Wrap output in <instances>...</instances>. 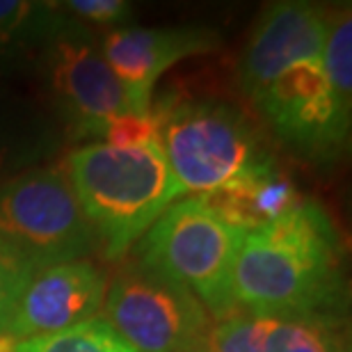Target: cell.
Returning a JSON list of instances; mask_svg holds the SVG:
<instances>
[{
    "mask_svg": "<svg viewBox=\"0 0 352 352\" xmlns=\"http://www.w3.org/2000/svg\"><path fill=\"white\" fill-rule=\"evenodd\" d=\"M336 274L339 252L329 217L300 199L279 220L243 236L231 291L236 309L248 314L302 318L325 305Z\"/></svg>",
    "mask_w": 352,
    "mask_h": 352,
    "instance_id": "cell-1",
    "label": "cell"
},
{
    "mask_svg": "<svg viewBox=\"0 0 352 352\" xmlns=\"http://www.w3.org/2000/svg\"><path fill=\"white\" fill-rule=\"evenodd\" d=\"M65 174L108 258L122 256L181 197L160 144L87 142L69 153Z\"/></svg>",
    "mask_w": 352,
    "mask_h": 352,
    "instance_id": "cell-2",
    "label": "cell"
},
{
    "mask_svg": "<svg viewBox=\"0 0 352 352\" xmlns=\"http://www.w3.org/2000/svg\"><path fill=\"white\" fill-rule=\"evenodd\" d=\"M153 115L179 195L201 197L270 160L250 117L224 101H165Z\"/></svg>",
    "mask_w": 352,
    "mask_h": 352,
    "instance_id": "cell-3",
    "label": "cell"
},
{
    "mask_svg": "<svg viewBox=\"0 0 352 352\" xmlns=\"http://www.w3.org/2000/svg\"><path fill=\"white\" fill-rule=\"evenodd\" d=\"M243 231L199 197L174 201L142 236V265L188 288L217 320L236 311L231 274Z\"/></svg>",
    "mask_w": 352,
    "mask_h": 352,
    "instance_id": "cell-4",
    "label": "cell"
},
{
    "mask_svg": "<svg viewBox=\"0 0 352 352\" xmlns=\"http://www.w3.org/2000/svg\"><path fill=\"white\" fill-rule=\"evenodd\" d=\"M0 238L34 267L78 261L98 245L60 167H34L0 183Z\"/></svg>",
    "mask_w": 352,
    "mask_h": 352,
    "instance_id": "cell-5",
    "label": "cell"
},
{
    "mask_svg": "<svg viewBox=\"0 0 352 352\" xmlns=\"http://www.w3.org/2000/svg\"><path fill=\"white\" fill-rule=\"evenodd\" d=\"M101 309V318L138 352H195L210 327L188 288L142 263L112 281Z\"/></svg>",
    "mask_w": 352,
    "mask_h": 352,
    "instance_id": "cell-6",
    "label": "cell"
},
{
    "mask_svg": "<svg viewBox=\"0 0 352 352\" xmlns=\"http://www.w3.org/2000/svg\"><path fill=\"white\" fill-rule=\"evenodd\" d=\"M41 67L53 98L78 135L101 138L110 119L142 112L112 74L101 51L82 34L62 28L44 46Z\"/></svg>",
    "mask_w": 352,
    "mask_h": 352,
    "instance_id": "cell-7",
    "label": "cell"
},
{
    "mask_svg": "<svg viewBox=\"0 0 352 352\" xmlns=\"http://www.w3.org/2000/svg\"><path fill=\"white\" fill-rule=\"evenodd\" d=\"M256 103L274 131L302 151L329 156L348 140L350 112L336 101L322 60L291 67Z\"/></svg>",
    "mask_w": 352,
    "mask_h": 352,
    "instance_id": "cell-8",
    "label": "cell"
},
{
    "mask_svg": "<svg viewBox=\"0 0 352 352\" xmlns=\"http://www.w3.org/2000/svg\"><path fill=\"white\" fill-rule=\"evenodd\" d=\"M105 291L103 272L85 258L37 267L14 307L5 336L23 343L80 325L101 311Z\"/></svg>",
    "mask_w": 352,
    "mask_h": 352,
    "instance_id": "cell-9",
    "label": "cell"
},
{
    "mask_svg": "<svg viewBox=\"0 0 352 352\" xmlns=\"http://www.w3.org/2000/svg\"><path fill=\"white\" fill-rule=\"evenodd\" d=\"M332 19L309 3H277L258 19L243 58V85L254 98L302 62L322 60Z\"/></svg>",
    "mask_w": 352,
    "mask_h": 352,
    "instance_id": "cell-10",
    "label": "cell"
},
{
    "mask_svg": "<svg viewBox=\"0 0 352 352\" xmlns=\"http://www.w3.org/2000/svg\"><path fill=\"white\" fill-rule=\"evenodd\" d=\"M217 34L208 28H117L101 44V55L131 94L138 110H151V89L176 62L217 48Z\"/></svg>",
    "mask_w": 352,
    "mask_h": 352,
    "instance_id": "cell-11",
    "label": "cell"
},
{
    "mask_svg": "<svg viewBox=\"0 0 352 352\" xmlns=\"http://www.w3.org/2000/svg\"><path fill=\"white\" fill-rule=\"evenodd\" d=\"M199 199L217 217L248 234L286 215L300 201V197L293 183L274 167L270 158L238 174L213 192L201 195Z\"/></svg>",
    "mask_w": 352,
    "mask_h": 352,
    "instance_id": "cell-12",
    "label": "cell"
},
{
    "mask_svg": "<svg viewBox=\"0 0 352 352\" xmlns=\"http://www.w3.org/2000/svg\"><path fill=\"white\" fill-rule=\"evenodd\" d=\"M53 149L51 124L30 103L0 85V183L28 172Z\"/></svg>",
    "mask_w": 352,
    "mask_h": 352,
    "instance_id": "cell-13",
    "label": "cell"
},
{
    "mask_svg": "<svg viewBox=\"0 0 352 352\" xmlns=\"http://www.w3.org/2000/svg\"><path fill=\"white\" fill-rule=\"evenodd\" d=\"M65 23L55 5L0 0V60H14L32 46H46Z\"/></svg>",
    "mask_w": 352,
    "mask_h": 352,
    "instance_id": "cell-14",
    "label": "cell"
},
{
    "mask_svg": "<svg viewBox=\"0 0 352 352\" xmlns=\"http://www.w3.org/2000/svg\"><path fill=\"white\" fill-rule=\"evenodd\" d=\"M277 322L274 316L234 311L206 329L195 352H267V339Z\"/></svg>",
    "mask_w": 352,
    "mask_h": 352,
    "instance_id": "cell-15",
    "label": "cell"
},
{
    "mask_svg": "<svg viewBox=\"0 0 352 352\" xmlns=\"http://www.w3.org/2000/svg\"><path fill=\"white\" fill-rule=\"evenodd\" d=\"M16 352H138L101 316H94L65 332L14 343Z\"/></svg>",
    "mask_w": 352,
    "mask_h": 352,
    "instance_id": "cell-16",
    "label": "cell"
},
{
    "mask_svg": "<svg viewBox=\"0 0 352 352\" xmlns=\"http://www.w3.org/2000/svg\"><path fill=\"white\" fill-rule=\"evenodd\" d=\"M322 67L336 101L352 112V14L348 7L336 14L329 25Z\"/></svg>",
    "mask_w": 352,
    "mask_h": 352,
    "instance_id": "cell-17",
    "label": "cell"
},
{
    "mask_svg": "<svg viewBox=\"0 0 352 352\" xmlns=\"http://www.w3.org/2000/svg\"><path fill=\"white\" fill-rule=\"evenodd\" d=\"M267 352H341L339 341L314 316L279 318L267 339Z\"/></svg>",
    "mask_w": 352,
    "mask_h": 352,
    "instance_id": "cell-18",
    "label": "cell"
},
{
    "mask_svg": "<svg viewBox=\"0 0 352 352\" xmlns=\"http://www.w3.org/2000/svg\"><path fill=\"white\" fill-rule=\"evenodd\" d=\"M34 270L37 267L23 254H19L10 243L0 238V336H5L14 307Z\"/></svg>",
    "mask_w": 352,
    "mask_h": 352,
    "instance_id": "cell-19",
    "label": "cell"
},
{
    "mask_svg": "<svg viewBox=\"0 0 352 352\" xmlns=\"http://www.w3.org/2000/svg\"><path fill=\"white\" fill-rule=\"evenodd\" d=\"M103 144L119 146V149H135V146L160 144L158 117L149 112H126L110 119L101 131Z\"/></svg>",
    "mask_w": 352,
    "mask_h": 352,
    "instance_id": "cell-20",
    "label": "cell"
},
{
    "mask_svg": "<svg viewBox=\"0 0 352 352\" xmlns=\"http://www.w3.org/2000/svg\"><path fill=\"white\" fill-rule=\"evenodd\" d=\"M65 10L91 25H119L131 16V5L124 0H69Z\"/></svg>",
    "mask_w": 352,
    "mask_h": 352,
    "instance_id": "cell-21",
    "label": "cell"
},
{
    "mask_svg": "<svg viewBox=\"0 0 352 352\" xmlns=\"http://www.w3.org/2000/svg\"><path fill=\"white\" fill-rule=\"evenodd\" d=\"M0 352H16L14 341H10L7 336H0Z\"/></svg>",
    "mask_w": 352,
    "mask_h": 352,
    "instance_id": "cell-22",
    "label": "cell"
}]
</instances>
